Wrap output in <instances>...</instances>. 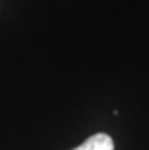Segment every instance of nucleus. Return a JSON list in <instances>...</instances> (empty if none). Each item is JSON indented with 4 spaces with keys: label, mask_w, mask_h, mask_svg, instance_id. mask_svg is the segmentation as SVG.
<instances>
[{
    "label": "nucleus",
    "mask_w": 149,
    "mask_h": 150,
    "mask_svg": "<svg viewBox=\"0 0 149 150\" xmlns=\"http://www.w3.org/2000/svg\"><path fill=\"white\" fill-rule=\"evenodd\" d=\"M73 150H114V143L107 134H96Z\"/></svg>",
    "instance_id": "obj_1"
}]
</instances>
